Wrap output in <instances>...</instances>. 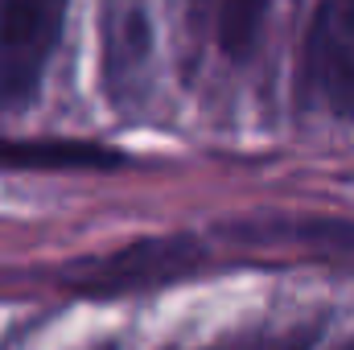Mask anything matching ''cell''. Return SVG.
I'll use <instances>...</instances> for the list:
<instances>
[{"mask_svg":"<svg viewBox=\"0 0 354 350\" xmlns=\"http://www.w3.org/2000/svg\"><path fill=\"white\" fill-rule=\"evenodd\" d=\"M210 243L202 235L174 231V235H149L136 239L128 248H115L107 256L95 260H75L66 272V288L91 297V301H107V297H128V293H153L177 280L202 276L210 268Z\"/></svg>","mask_w":354,"mask_h":350,"instance_id":"6da1fadb","label":"cell"},{"mask_svg":"<svg viewBox=\"0 0 354 350\" xmlns=\"http://www.w3.org/2000/svg\"><path fill=\"white\" fill-rule=\"evenodd\" d=\"M71 0H0V116L33 107Z\"/></svg>","mask_w":354,"mask_h":350,"instance_id":"7a4b0ae2","label":"cell"},{"mask_svg":"<svg viewBox=\"0 0 354 350\" xmlns=\"http://www.w3.org/2000/svg\"><path fill=\"white\" fill-rule=\"evenodd\" d=\"M297 87L309 107L354 124V0H317L301 42Z\"/></svg>","mask_w":354,"mask_h":350,"instance_id":"3957f363","label":"cell"},{"mask_svg":"<svg viewBox=\"0 0 354 350\" xmlns=\"http://www.w3.org/2000/svg\"><path fill=\"white\" fill-rule=\"evenodd\" d=\"M99 71L115 103H136L153 71V0H99Z\"/></svg>","mask_w":354,"mask_h":350,"instance_id":"277c9868","label":"cell"},{"mask_svg":"<svg viewBox=\"0 0 354 350\" xmlns=\"http://www.w3.org/2000/svg\"><path fill=\"white\" fill-rule=\"evenodd\" d=\"M223 239L256 256H309V260H351L354 223L334 214H260L223 227Z\"/></svg>","mask_w":354,"mask_h":350,"instance_id":"5b68a950","label":"cell"},{"mask_svg":"<svg viewBox=\"0 0 354 350\" xmlns=\"http://www.w3.org/2000/svg\"><path fill=\"white\" fill-rule=\"evenodd\" d=\"M124 153L91 140H12L0 136V165L4 169H33V174H111L124 169Z\"/></svg>","mask_w":354,"mask_h":350,"instance_id":"8992f818","label":"cell"},{"mask_svg":"<svg viewBox=\"0 0 354 350\" xmlns=\"http://www.w3.org/2000/svg\"><path fill=\"white\" fill-rule=\"evenodd\" d=\"M272 0H202V17L214 33V46L231 62H248L264 37Z\"/></svg>","mask_w":354,"mask_h":350,"instance_id":"52a82bcc","label":"cell"},{"mask_svg":"<svg viewBox=\"0 0 354 350\" xmlns=\"http://www.w3.org/2000/svg\"><path fill=\"white\" fill-rule=\"evenodd\" d=\"M313 338H317L313 326H297V330H288V334H276V338L256 342L252 350H309L313 347Z\"/></svg>","mask_w":354,"mask_h":350,"instance_id":"ba28073f","label":"cell"},{"mask_svg":"<svg viewBox=\"0 0 354 350\" xmlns=\"http://www.w3.org/2000/svg\"><path fill=\"white\" fill-rule=\"evenodd\" d=\"M95 350H120V347L115 342H103V347H95Z\"/></svg>","mask_w":354,"mask_h":350,"instance_id":"9c48e42d","label":"cell"},{"mask_svg":"<svg viewBox=\"0 0 354 350\" xmlns=\"http://www.w3.org/2000/svg\"><path fill=\"white\" fill-rule=\"evenodd\" d=\"M338 350H354V338H346V342H342V347H338Z\"/></svg>","mask_w":354,"mask_h":350,"instance_id":"30bf717a","label":"cell"}]
</instances>
